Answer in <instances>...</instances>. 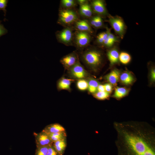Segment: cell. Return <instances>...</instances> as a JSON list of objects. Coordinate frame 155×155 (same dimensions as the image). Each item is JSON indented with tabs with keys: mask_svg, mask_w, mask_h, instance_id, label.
<instances>
[{
	"mask_svg": "<svg viewBox=\"0 0 155 155\" xmlns=\"http://www.w3.org/2000/svg\"><path fill=\"white\" fill-rule=\"evenodd\" d=\"M110 30L108 28H106V30L105 31L101 32L98 35L95 42L97 45L102 46L104 41L108 36Z\"/></svg>",
	"mask_w": 155,
	"mask_h": 155,
	"instance_id": "21",
	"label": "cell"
},
{
	"mask_svg": "<svg viewBox=\"0 0 155 155\" xmlns=\"http://www.w3.org/2000/svg\"><path fill=\"white\" fill-rule=\"evenodd\" d=\"M8 32L7 30L4 27L3 25L1 23L0 21V37L6 34Z\"/></svg>",
	"mask_w": 155,
	"mask_h": 155,
	"instance_id": "32",
	"label": "cell"
},
{
	"mask_svg": "<svg viewBox=\"0 0 155 155\" xmlns=\"http://www.w3.org/2000/svg\"><path fill=\"white\" fill-rule=\"evenodd\" d=\"M119 54L118 50L116 47L112 48L108 51L107 56L111 65H113L118 62Z\"/></svg>",
	"mask_w": 155,
	"mask_h": 155,
	"instance_id": "15",
	"label": "cell"
},
{
	"mask_svg": "<svg viewBox=\"0 0 155 155\" xmlns=\"http://www.w3.org/2000/svg\"><path fill=\"white\" fill-rule=\"evenodd\" d=\"M46 133L48 135L50 140L53 143L61 139H66V137L65 131L57 133Z\"/></svg>",
	"mask_w": 155,
	"mask_h": 155,
	"instance_id": "23",
	"label": "cell"
},
{
	"mask_svg": "<svg viewBox=\"0 0 155 155\" xmlns=\"http://www.w3.org/2000/svg\"><path fill=\"white\" fill-rule=\"evenodd\" d=\"M8 1L7 0H0V11L2 10L4 13V16L6 15L7 10L6 7Z\"/></svg>",
	"mask_w": 155,
	"mask_h": 155,
	"instance_id": "29",
	"label": "cell"
},
{
	"mask_svg": "<svg viewBox=\"0 0 155 155\" xmlns=\"http://www.w3.org/2000/svg\"><path fill=\"white\" fill-rule=\"evenodd\" d=\"M80 6L79 13L81 16L89 19L93 16V12L88 2Z\"/></svg>",
	"mask_w": 155,
	"mask_h": 155,
	"instance_id": "13",
	"label": "cell"
},
{
	"mask_svg": "<svg viewBox=\"0 0 155 155\" xmlns=\"http://www.w3.org/2000/svg\"><path fill=\"white\" fill-rule=\"evenodd\" d=\"M79 19L78 13L72 9H61L59 11L57 23L65 27L71 26Z\"/></svg>",
	"mask_w": 155,
	"mask_h": 155,
	"instance_id": "3",
	"label": "cell"
},
{
	"mask_svg": "<svg viewBox=\"0 0 155 155\" xmlns=\"http://www.w3.org/2000/svg\"><path fill=\"white\" fill-rule=\"evenodd\" d=\"M105 91L110 94L112 92V85L109 83H106L104 85Z\"/></svg>",
	"mask_w": 155,
	"mask_h": 155,
	"instance_id": "33",
	"label": "cell"
},
{
	"mask_svg": "<svg viewBox=\"0 0 155 155\" xmlns=\"http://www.w3.org/2000/svg\"><path fill=\"white\" fill-rule=\"evenodd\" d=\"M74 24L73 28L76 30L86 32L91 35L94 33V30L87 19L79 20Z\"/></svg>",
	"mask_w": 155,
	"mask_h": 155,
	"instance_id": "11",
	"label": "cell"
},
{
	"mask_svg": "<svg viewBox=\"0 0 155 155\" xmlns=\"http://www.w3.org/2000/svg\"><path fill=\"white\" fill-rule=\"evenodd\" d=\"M115 43L114 41L108 36V35L102 46L107 48L111 47L113 46Z\"/></svg>",
	"mask_w": 155,
	"mask_h": 155,
	"instance_id": "30",
	"label": "cell"
},
{
	"mask_svg": "<svg viewBox=\"0 0 155 155\" xmlns=\"http://www.w3.org/2000/svg\"><path fill=\"white\" fill-rule=\"evenodd\" d=\"M67 73L70 78L75 80L87 79L89 78V74L79 60L67 70Z\"/></svg>",
	"mask_w": 155,
	"mask_h": 155,
	"instance_id": "5",
	"label": "cell"
},
{
	"mask_svg": "<svg viewBox=\"0 0 155 155\" xmlns=\"http://www.w3.org/2000/svg\"><path fill=\"white\" fill-rule=\"evenodd\" d=\"M47 155H59L58 153L53 147L52 144L49 146Z\"/></svg>",
	"mask_w": 155,
	"mask_h": 155,
	"instance_id": "31",
	"label": "cell"
},
{
	"mask_svg": "<svg viewBox=\"0 0 155 155\" xmlns=\"http://www.w3.org/2000/svg\"><path fill=\"white\" fill-rule=\"evenodd\" d=\"M75 80L70 78H67L64 77L61 78L57 81V87L58 91L65 90L70 92L71 89V84Z\"/></svg>",
	"mask_w": 155,
	"mask_h": 155,
	"instance_id": "12",
	"label": "cell"
},
{
	"mask_svg": "<svg viewBox=\"0 0 155 155\" xmlns=\"http://www.w3.org/2000/svg\"><path fill=\"white\" fill-rule=\"evenodd\" d=\"M74 28L71 26L65 27L61 30L55 33L58 41L66 46H71L73 43Z\"/></svg>",
	"mask_w": 155,
	"mask_h": 155,
	"instance_id": "4",
	"label": "cell"
},
{
	"mask_svg": "<svg viewBox=\"0 0 155 155\" xmlns=\"http://www.w3.org/2000/svg\"><path fill=\"white\" fill-rule=\"evenodd\" d=\"M60 3L62 9H72L77 4L76 1L74 0H62Z\"/></svg>",
	"mask_w": 155,
	"mask_h": 155,
	"instance_id": "24",
	"label": "cell"
},
{
	"mask_svg": "<svg viewBox=\"0 0 155 155\" xmlns=\"http://www.w3.org/2000/svg\"><path fill=\"white\" fill-rule=\"evenodd\" d=\"M117 148L119 155H155L154 139L135 125H120Z\"/></svg>",
	"mask_w": 155,
	"mask_h": 155,
	"instance_id": "1",
	"label": "cell"
},
{
	"mask_svg": "<svg viewBox=\"0 0 155 155\" xmlns=\"http://www.w3.org/2000/svg\"><path fill=\"white\" fill-rule=\"evenodd\" d=\"M34 135L37 148L49 146L53 143L48 135L42 131L40 133H34Z\"/></svg>",
	"mask_w": 155,
	"mask_h": 155,
	"instance_id": "10",
	"label": "cell"
},
{
	"mask_svg": "<svg viewBox=\"0 0 155 155\" xmlns=\"http://www.w3.org/2000/svg\"><path fill=\"white\" fill-rule=\"evenodd\" d=\"M131 58L130 55L127 52H122L119 55V60L123 64H126L131 61Z\"/></svg>",
	"mask_w": 155,
	"mask_h": 155,
	"instance_id": "26",
	"label": "cell"
},
{
	"mask_svg": "<svg viewBox=\"0 0 155 155\" xmlns=\"http://www.w3.org/2000/svg\"><path fill=\"white\" fill-rule=\"evenodd\" d=\"M76 86L81 91H85L88 90V82L87 79H82L77 80Z\"/></svg>",
	"mask_w": 155,
	"mask_h": 155,
	"instance_id": "25",
	"label": "cell"
},
{
	"mask_svg": "<svg viewBox=\"0 0 155 155\" xmlns=\"http://www.w3.org/2000/svg\"><path fill=\"white\" fill-rule=\"evenodd\" d=\"M76 2L77 4L81 5L88 2V1L86 0H76Z\"/></svg>",
	"mask_w": 155,
	"mask_h": 155,
	"instance_id": "36",
	"label": "cell"
},
{
	"mask_svg": "<svg viewBox=\"0 0 155 155\" xmlns=\"http://www.w3.org/2000/svg\"><path fill=\"white\" fill-rule=\"evenodd\" d=\"M53 143V146L59 155H63L67 145L66 139L58 140Z\"/></svg>",
	"mask_w": 155,
	"mask_h": 155,
	"instance_id": "18",
	"label": "cell"
},
{
	"mask_svg": "<svg viewBox=\"0 0 155 155\" xmlns=\"http://www.w3.org/2000/svg\"><path fill=\"white\" fill-rule=\"evenodd\" d=\"M93 13L102 17L108 16L105 3L103 0H94L90 3Z\"/></svg>",
	"mask_w": 155,
	"mask_h": 155,
	"instance_id": "8",
	"label": "cell"
},
{
	"mask_svg": "<svg viewBox=\"0 0 155 155\" xmlns=\"http://www.w3.org/2000/svg\"><path fill=\"white\" fill-rule=\"evenodd\" d=\"M128 90L124 87H117L115 90L113 96L117 98H121L128 93Z\"/></svg>",
	"mask_w": 155,
	"mask_h": 155,
	"instance_id": "22",
	"label": "cell"
},
{
	"mask_svg": "<svg viewBox=\"0 0 155 155\" xmlns=\"http://www.w3.org/2000/svg\"><path fill=\"white\" fill-rule=\"evenodd\" d=\"M119 79L122 83L126 85L131 84L134 80L132 75L130 73L126 72L120 74Z\"/></svg>",
	"mask_w": 155,
	"mask_h": 155,
	"instance_id": "20",
	"label": "cell"
},
{
	"mask_svg": "<svg viewBox=\"0 0 155 155\" xmlns=\"http://www.w3.org/2000/svg\"><path fill=\"white\" fill-rule=\"evenodd\" d=\"M46 133H54L65 131L64 127L58 123H54L46 126L42 130Z\"/></svg>",
	"mask_w": 155,
	"mask_h": 155,
	"instance_id": "17",
	"label": "cell"
},
{
	"mask_svg": "<svg viewBox=\"0 0 155 155\" xmlns=\"http://www.w3.org/2000/svg\"><path fill=\"white\" fill-rule=\"evenodd\" d=\"M88 20L92 27L95 29L100 28L104 26L102 17L100 16L97 15L93 16Z\"/></svg>",
	"mask_w": 155,
	"mask_h": 155,
	"instance_id": "16",
	"label": "cell"
},
{
	"mask_svg": "<svg viewBox=\"0 0 155 155\" xmlns=\"http://www.w3.org/2000/svg\"><path fill=\"white\" fill-rule=\"evenodd\" d=\"M108 22L115 32L121 39L123 38L126 29L123 20L118 16H108Z\"/></svg>",
	"mask_w": 155,
	"mask_h": 155,
	"instance_id": "6",
	"label": "cell"
},
{
	"mask_svg": "<svg viewBox=\"0 0 155 155\" xmlns=\"http://www.w3.org/2000/svg\"><path fill=\"white\" fill-rule=\"evenodd\" d=\"M50 146L37 148L35 155H47Z\"/></svg>",
	"mask_w": 155,
	"mask_h": 155,
	"instance_id": "28",
	"label": "cell"
},
{
	"mask_svg": "<svg viewBox=\"0 0 155 155\" xmlns=\"http://www.w3.org/2000/svg\"><path fill=\"white\" fill-rule=\"evenodd\" d=\"M88 82V90L91 93L94 94L97 91V88L99 84V82L96 80L91 78L87 79Z\"/></svg>",
	"mask_w": 155,
	"mask_h": 155,
	"instance_id": "19",
	"label": "cell"
},
{
	"mask_svg": "<svg viewBox=\"0 0 155 155\" xmlns=\"http://www.w3.org/2000/svg\"><path fill=\"white\" fill-rule=\"evenodd\" d=\"M80 57L85 65L94 70L99 68L103 62V56L102 51L95 47L86 49L81 53Z\"/></svg>",
	"mask_w": 155,
	"mask_h": 155,
	"instance_id": "2",
	"label": "cell"
},
{
	"mask_svg": "<svg viewBox=\"0 0 155 155\" xmlns=\"http://www.w3.org/2000/svg\"><path fill=\"white\" fill-rule=\"evenodd\" d=\"M97 90V91L99 92L105 91L104 85L99 84Z\"/></svg>",
	"mask_w": 155,
	"mask_h": 155,
	"instance_id": "35",
	"label": "cell"
},
{
	"mask_svg": "<svg viewBox=\"0 0 155 155\" xmlns=\"http://www.w3.org/2000/svg\"><path fill=\"white\" fill-rule=\"evenodd\" d=\"M79 60L78 54L73 51L63 57L60 62L64 68L67 70L73 66Z\"/></svg>",
	"mask_w": 155,
	"mask_h": 155,
	"instance_id": "9",
	"label": "cell"
},
{
	"mask_svg": "<svg viewBox=\"0 0 155 155\" xmlns=\"http://www.w3.org/2000/svg\"><path fill=\"white\" fill-rule=\"evenodd\" d=\"M150 77L151 80L154 81L155 80V69H152L150 73Z\"/></svg>",
	"mask_w": 155,
	"mask_h": 155,
	"instance_id": "34",
	"label": "cell"
},
{
	"mask_svg": "<svg viewBox=\"0 0 155 155\" xmlns=\"http://www.w3.org/2000/svg\"><path fill=\"white\" fill-rule=\"evenodd\" d=\"M91 40V35L88 33L77 30L74 33L73 43L79 49L87 46Z\"/></svg>",
	"mask_w": 155,
	"mask_h": 155,
	"instance_id": "7",
	"label": "cell"
},
{
	"mask_svg": "<svg viewBox=\"0 0 155 155\" xmlns=\"http://www.w3.org/2000/svg\"><path fill=\"white\" fill-rule=\"evenodd\" d=\"M120 75V71L117 69H115L106 75L104 78L109 83L115 85L119 80Z\"/></svg>",
	"mask_w": 155,
	"mask_h": 155,
	"instance_id": "14",
	"label": "cell"
},
{
	"mask_svg": "<svg viewBox=\"0 0 155 155\" xmlns=\"http://www.w3.org/2000/svg\"><path fill=\"white\" fill-rule=\"evenodd\" d=\"M93 95L94 97L97 99L100 100H103L109 97L110 94L105 91H97L93 94Z\"/></svg>",
	"mask_w": 155,
	"mask_h": 155,
	"instance_id": "27",
	"label": "cell"
}]
</instances>
